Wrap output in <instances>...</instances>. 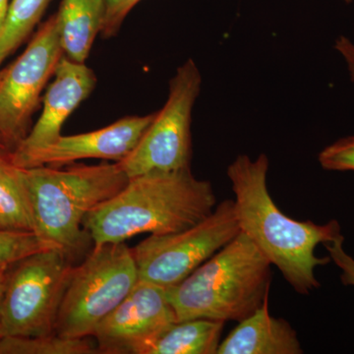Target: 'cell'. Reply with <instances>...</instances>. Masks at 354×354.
Here are the masks:
<instances>
[{
  "label": "cell",
  "instance_id": "obj_1",
  "mask_svg": "<svg viewBox=\"0 0 354 354\" xmlns=\"http://www.w3.org/2000/svg\"><path fill=\"white\" fill-rule=\"evenodd\" d=\"M268 171L269 158L265 153L255 160L239 155L228 165L239 227L293 290L308 295L321 286L315 270L330 262V256H316L317 246L341 236V225L335 220L318 225L285 215L268 189Z\"/></svg>",
  "mask_w": 354,
  "mask_h": 354
},
{
  "label": "cell",
  "instance_id": "obj_2",
  "mask_svg": "<svg viewBox=\"0 0 354 354\" xmlns=\"http://www.w3.org/2000/svg\"><path fill=\"white\" fill-rule=\"evenodd\" d=\"M213 185L190 169L131 177L111 199L86 216L94 245L125 242L142 234H174L196 225L216 208Z\"/></svg>",
  "mask_w": 354,
  "mask_h": 354
},
{
  "label": "cell",
  "instance_id": "obj_3",
  "mask_svg": "<svg viewBox=\"0 0 354 354\" xmlns=\"http://www.w3.org/2000/svg\"><path fill=\"white\" fill-rule=\"evenodd\" d=\"M21 169L35 234L71 260L83 252L91 239L84 230V218L129 180L118 162L76 165L65 169L46 165Z\"/></svg>",
  "mask_w": 354,
  "mask_h": 354
},
{
  "label": "cell",
  "instance_id": "obj_4",
  "mask_svg": "<svg viewBox=\"0 0 354 354\" xmlns=\"http://www.w3.org/2000/svg\"><path fill=\"white\" fill-rule=\"evenodd\" d=\"M271 281V262L241 232L187 278L165 291L177 322L209 319L239 323L269 297Z\"/></svg>",
  "mask_w": 354,
  "mask_h": 354
},
{
  "label": "cell",
  "instance_id": "obj_5",
  "mask_svg": "<svg viewBox=\"0 0 354 354\" xmlns=\"http://www.w3.org/2000/svg\"><path fill=\"white\" fill-rule=\"evenodd\" d=\"M138 281L132 248L125 242L94 245L82 264L73 268L58 311L55 334L93 335Z\"/></svg>",
  "mask_w": 354,
  "mask_h": 354
},
{
  "label": "cell",
  "instance_id": "obj_6",
  "mask_svg": "<svg viewBox=\"0 0 354 354\" xmlns=\"http://www.w3.org/2000/svg\"><path fill=\"white\" fill-rule=\"evenodd\" d=\"M73 268L57 248L32 253L10 267L0 304L2 337L53 334Z\"/></svg>",
  "mask_w": 354,
  "mask_h": 354
},
{
  "label": "cell",
  "instance_id": "obj_7",
  "mask_svg": "<svg viewBox=\"0 0 354 354\" xmlns=\"http://www.w3.org/2000/svg\"><path fill=\"white\" fill-rule=\"evenodd\" d=\"M239 232L234 201L225 200L196 225L174 234H151L132 248L139 279L165 290L178 285Z\"/></svg>",
  "mask_w": 354,
  "mask_h": 354
},
{
  "label": "cell",
  "instance_id": "obj_8",
  "mask_svg": "<svg viewBox=\"0 0 354 354\" xmlns=\"http://www.w3.org/2000/svg\"><path fill=\"white\" fill-rule=\"evenodd\" d=\"M201 84V73L192 59L177 68L165 106L131 152L116 162L128 178L190 169L191 120Z\"/></svg>",
  "mask_w": 354,
  "mask_h": 354
},
{
  "label": "cell",
  "instance_id": "obj_9",
  "mask_svg": "<svg viewBox=\"0 0 354 354\" xmlns=\"http://www.w3.org/2000/svg\"><path fill=\"white\" fill-rule=\"evenodd\" d=\"M64 57L53 14L39 26L24 53L0 72V136L11 152L29 134L44 86Z\"/></svg>",
  "mask_w": 354,
  "mask_h": 354
},
{
  "label": "cell",
  "instance_id": "obj_10",
  "mask_svg": "<svg viewBox=\"0 0 354 354\" xmlns=\"http://www.w3.org/2000/svg\"><path fill=\"white\" fill-rule=\"evenodd\" d=\"M177 322L162 286L140 279L120 304L100 323L93 337L106 354H139L145 344Z\"/></svg>",
  "mask_w": 354,
  "mask_h": 354
},
{
  "label": "cell",
  "instance_id": "obj_11",
  "mask_svg": "<svg viewBox=\"0 0 354 354\" xmlns=\"http://www.w3.org/2000/svg\"><path fill=\"white\" fill-rule=\"evenodd\" d=\"M153 118L155 113L127 116L95 131L72 136L62 135L51 145L12 162L23 169L71 164L84 158L120 162L138 144Z\"/></svg>",
  "mask_w": 354,
  "mask_h": 354
},
{
  "label": "cell",
  "instance_id": "obj_12",
  "mask_svg": "<svg viewBox=\"0 0 354 354\" xmlns=\"http://www.w3.org/2000/svg\"><path fill=\"white\" fill-rule=\"evenodd\" d=\"M97 78L85 64L64 57L58 62L55 81L43 99V111L27 137L11 152L13 162L51 145L60 136L65 121L94 90Z\"/></svg>",
  "mask_w": 354,
  "mask_h": 354
},
{
  "label": "cell",
  "instance_id": "obj_13",
  "mask_svg": "<svg viewBox=\"0 0 354 354\" xmlns=\"http://www.w3.org/2000/svg\"><path fill=\"white\" fill-rule=\"evenodd\" d=\"M297 330L285 319L272 317L269 297L255 313L239 323L221 342L216 354H301Z\"/></svg>",
  "mask_w": 354,
  "mask_h": 354
},
{
  "label": "cell",
  "instance_id": "obj_14",
  "mask_svg": "<svg viewBox=\"0 0 354 354\" xmlns=\"http://www.w3.org/2000/svg\"><path fill=\"white\" fill-rule=\"evenodd\" d=\"M104 13V0H62L55 15L65 57L85 64L101 32Z\"/></svg>",
  "mask_w": 354,
  "mask_h": 354
},
{
  "label": "cell",
  "instance_id": "obj_15",
  "mask_svg": "<svg viewBox=\"0 0 354 354\" xmlns=\"http://www.w3.org/2000/svg\"><path fill=\"white\" fill-rule=\"evenodd\" d=\"M225 323L209 319L179 321L145 344L139 354H216Z\"/></svg>",
  "mask_w": 354,
  "mask_h": 354
},
{
  "label": "cell",
  "instance_id": "obj_16",
  "mask_svg": "<svg viewBox=\"0 0 354 354\" xmlns=\"http://www.w3.org/2000/svg\"><path fill=\"white\" fill-rule=\"evenodd\" d=\"M0 221L4 228L34 232L22 169L14 164L11 152L0 153Z\"/></svg>",
  "mask_w": 354,
  "mask_h": 354
},
{
  "label": "cell",
  "instance_id": "obj_17",
  "mask_svg": "<svg viewBox=\"0 0 354 354\" xmlns=\"http://www.w3.org/2000/svg\"><path fill=\"white\" fill-rule=\"evenodd\" d=\"M51 0H11L0 31V65L24 43L38 25Z\"/></svg>",
  "mask_w": 354,
  "mask_h": 354
},
{
  "label": "cell",
  "instance_id": "obj_18",
  "mask_svg": "<svg viewBox=\"0 0 354 354\" xmlns=\"http://www.w3.org/2000/svg\"><path fill=\"white\" fill-rule=\"evenodd\" d=\"M97 349L86 337H66L53 333L39 337H2L0 354H93Z\"/></svg>",
  "mask_w": 354,
  "mask_h": 354
},
{
  "label": "cell",
  "instance_id": "obj_19",
  "mask_svg": "<svg viewBox=\"0 0 354 354\" xmlns=\"http://www.w3.org/2000/svg\"><path fill=\"white\" fill-rule=\"evenodd\" d=\"M53 248L32 232L0 228V268L13 266L32 253Z\"/></svg>",
  "mask_w": 354,
  "mask_h": 354
},
{
  "label": "cell",
  "instance_id": "obj_20",
  "mask_svg": "<svg viewBox=\"0 0 354 354\" xmlns=\"http://www.w3.org/2000/svg\"><path fill=\"white\" fill-rule=\"evenodd\" d=\"M318 160L326 171H354V136L337 140L326 147L319 153Z\"/></svg>",
  "mask_w": 354,
  "mask_h": 354
},
{
  "label": "cell",
  "instance_id": "obj_21",
  "mask_svg": "<svg viewBox=\"0 0 354 354\" xmlns=\"http://www.w3.org/2000/svg\"><path fill=\"white\" fill-rule=\"evenodd\" d=\"M141 0H104L106 13L102 26V36L106 39L115 36L128 13Z\"/></svg>",
  "mask_w": 354,
  "mask_h": 354
},
{
  "label": "cell",
  "instance_id": "obj_22",
  "mask_svg": "<svg viewBox=\"0 0 354 354\" xmlns=\"http://www.w3.org/2000/svg\"><path fill=\"white\" fill-rule=\"evenodd\" d=\"M344 235L334 241L326 242L324 246L329 252L330 261L342 271L341 281L344 286H354V259L344 248Z\"/></svg>",
  "mask_w": 354,
  "mask_h": 354
},
{
  "label": "cell",
  "instance_id": "obj_23",
  "mask_svg": "<svg viewBox=\"0 0 354 354\" xmlns=\"http://www.w3.org/2000/svg\"><path fill=\"white\" fill-rule=\"evenodd\" d=\"M335 50L342 55L348 67L351 82L354 84V43L346 36H339L335 41Z\"/></svg>",
  "mask_w": 354,
  "mask_h": 354
},
{
  "label": "cell",
  "instance_id": "obj_24",
  "mask_svg": "<svg viewBox=\"0 0 354 354\" xmlns=\"http://www.w3.org/2000/svg\"><path fill=\"white\" fill-rule=\"evenodd\" d=\"M10 267H12V266H4V267L0 268V304H1L2 297H3L4 290H6Z\"/></svg>",
  "mask_w": 354,
  "mask_h": 354
},
{
  "label": "cell",
  "instance_id": "obj_25",
  "mask_svg": "<svg viewBox=\"0 0 354 354\" xmlns=\"http://www.w3.org/2000/svg\"><path fill=\"white\" fill-rule=\"evenodd\" d=\"M10 2L11 0H0V31H1L4 23H6Z\"/></svg>",
  "mask_w": 354,
  "mask_h": 354
},
{
  "label": "cell",
  "instance_id": "obj_26",
  "mask_svg": "<svg viewBox=\"0 0 354 354\" xmlns=\"http://www.w3.org/2000/svg\"><path fill=\"white\" fill-rule=\"evenodd\" d=\"M6 152H11V151L7 148L6 143H4L3 139H2L1 136H0V153Z\"/></svg>",
  "mask_w": 354,
  "mask_h": 354
},
{
  "label": "cell",
  "instance_id": "obj_27",
  "mask_svg": "<svg viewBox=\"0 0 354 354\" xmlns=\"http://www.w3.org/2000/svg\"><path fill=\"white\" fill-rule=\"evenodd\" d=\"M342 1L346 2V3H351L353 0H342Z\"/></svg>",
  "mask_w": 354,
  "mask_h": 354
},
{
  "label": "cell",
  "instance_id": "obj_28",
  "mask_svg": "<svg viewBox=\"0 0 354 354\" xmlns=\"http://www.w3.org/2000/svg\"><path fill=\"white\" fill-rule=\"evenodd\" d=\"M0 228H4L3 225H2L1 221H0Z\"/></svg>",
  "mask_w": 354,
  "mask_h": 354
},
{
  "label": "cell",
  "instance_id": "obj_29",
  "mask_svg": "<svg viewBox=\"0 0 354 354\" xmlns=\"http://www.w3.org/2000/svg\"><path fill=\"white\" fill-rule=\"evenodd\" d=\"M2 335H1V330H0V339H1Z\"/></svg>",
  "mask_w": 354,
  "mask_h": 354
}]
</instances>
